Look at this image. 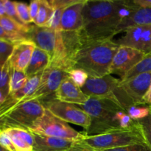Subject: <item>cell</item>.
<instances>
[{"mask_svg":"<svg viewBox=\"0 0 151 151\" xmlns=\"http://www.w3.org/2000/svg\"><path fill=\"white\" fill-rule=\"evenodd\" d=\"M122 1L86 0L83 9V43L112 40L122 22L119 10Z\"/></svg>","mask_w":151,"mask_h":151,"instance_id":"1","label":"cell"},{"mask_svg":"<svg viewBox=\"0 0 151 151\" xmlns=\"http://www.w3.org/2000/svg\"><path fill=\"white\" fill-rule=\"evenodd\" d=\"M119 45L113 40L84 42L73 58V69H81L91 78L110 75V69Z\"/></svg>","mask_w":151,"mask_h":151,"instance_id":"2","label":"cell"},{"mask_svg":"<svg viewBox=\"0 0 151 151\" xmlns=\"http://www.w3.org/2000/svg\"><path fill=\"white\" fill-rule=\"evenodd\" d=\"M80 108L91 118V124L85 135L102 134L120 128L119 120L126 110L112 100L106 98L89 97ZM123 129V128H122Z\"/></svg>","mask_w":151,"mask_h":151,"instance_id":"3","label":"cell"},{"mask_svg":"<svg viewBox=\"0 0 151 151\" xmlns=\"http://www.w3.org/2000/svg\"><path fill=\"white\" fill-rule=\"evenodd\" d=\"M81 140L98 150L147 142L141 126L137 121L131 128L125 129L119 128L91 136L85 135L84 134Z\"/></svg>","mask_w":151,"mask_h":151,"instance_id":"4","label":"cell"},{"mask_svg":"<svg viewBox=\"0 0 151 151\" xmlns=\"http://www.w3.org/2000/svg\"><path fill=\"white\" fill-rule=\"evenodd\" d=\"M44 112L45 108L39 100L19 103L0 116V132L9 128H22L29 131Z\"/></svg>","mask_w":151,"mask_h":151,"instance_id":"5","label":"cell"},{"mask_svg":"<svg viewBox=\"0 0 151 151\" xmlns=\"http://www.w3.org/2000/svg\"><path fill=\"white\" fill-rule=\"evenodd\" d=\"M27 36V39L32 41L35 47L50 55L51 58L50 65L56 67L60 65L63 52L61 31L54 30L47 27L31 24Z\"/></svg>","mask_w":151,"mask_h":151,"instance_id":"6","label":"cell"},{"mask_svg":"<svg viewBox=\"0 0 151 151\" xmlns=\"http://www.w3.org/2000/svg\"><path fill=\"white\" fill-rule=\"evenodd\" d=\"M32 134L47 137H57L71 140H80L83 133L78 132L67 122L57 117L45 109L44 114L38 118L29 129Z\"/></svg>","mask_w":151,"mask_h":151,"instance_id":"7","label":"cell"},{"mask_svg":"<svg viewBox=\"0 0 151 151\" xmlns=\"http://www.w3.org/2000/svg\"><path fill=\"white\" fill-rule=\"evenodd\" d=\"M42 104L45 109L67 123L82 127L85 131H88L91 126V116L76 105L60 101L55 98L42 102Z\"/></svg>","mask_w":151,"mask_h":151,"instance_id":"8","label":"cell"},{"mask_svg":"<svg viewBox=\"0 0 151 151\" xmlns=\"http://www.w3.org/2000/svg\"><path fill=\"white\" fill-rule=\"evenodd\" d=\"M68 78V72L60 68L50 65L43 72L39 86L29 98L25 101L37 100L42 102L55 98V94L61 83Z\"/></svg>","mask_w":151,"mask_h":151,"instance_id":"9","label":"cell"},{"mask_svg":"<svg viewBox=\"0 0 151 151\" xmlns=\"http://www.w3.org/2000/svg\"><path fill=\"white\" fill-rule=\"evenodd\" d=\"M119 83V79L114 78L111 75L102 78L88 77L81 90L88 97L109 99L117 103L116 93Z\"/></svg>","mask_w":151,"mask_h":151,"instance_id":"10","label":"cell"},{"mask_svg":"<svg viewBox=\"0 0 151 151\" xmlns=\"http://www.w3.org/2000/svg\"><path fill=\"white\" fill-rule=\"evenodd\" d=\"M145 53L131 47L119 46L115 53L110 69V75L114 74L123 78L129 71L138 64L145 56Z\"/></svg>","mask_w":151,"mask_h":151,"instance_id":"11","label":"cell"},{"mask_svg":"<svg viewBox=\"0 0 151 151\" xmlns=\"http://www.w3.org/2000/svg\"><path fill=\"white\" fill-rule=\"evenodd\" d=\"M116 42L119 46L131 47L145 54L151 52V24L134 27L125 31V35Z\"/></svg>","mask_w":151,"mask_h":151,"instance_id":"12","label":"cell"},{"mask_svg":"<svg viewBox=\"0 0 151 151\" xmlns=\"http://www.w3.org/2000/svg\"><path fill=\"white\" fill-rule=\"evenodd\" d=\"M150 85L151 72L139 74L125 81L119 80V86L134 105L143 104V97Z\"/></svg>","mask_w":151,"mask_h":151,"instance_id":"13","label":"cell"},{"mask_svg":"<svg viewBox=\"0 0 151 151\" xmlns=\"http://www.w3.org/2000/svg\"><path fill=\"white\" fill-rule=\"evenodd\" d=\"M86 0H77L63 11L60 20V31L80 32L83 28V9Z\"/></svg>","mask_w":151,"mask_h":151,"instance_id":"14","label":"cell"},{"mask_svg":"<svg viewBox=\"0 0 151 151\" xmlns=\"http://www.w3.org/2000/svg\"><path fill=\"white\" fill-rule=\"evenodd\" d=\"M35 45L29 40H23L14 44L8 60L11 68L25 72L30 61Z\"/></svg>","mask_w":151,"mask_h":151,"instance_id":"15","label":"cell"},{"mask_svg":"<svg viewBox=\"0 0 151 151\" xmlns=\"http://www.w3.org/2000/svg\"><path fill=\"white\" fill-rule=\"evenodd\" d=\"M89 98L69 78H66L55 94V99L76 106H82Z\"/></svg>","mask_w":151,"mask_h":151,"instance_id":"16","label":"cell"},{"mask_svg":"<svg viewBox=\"0 0 151 151\" xmlns=\"http://www.w3.org/2000/svg\"><path fill=\"white\" fill-rule=\"evenodd\" d=\"M33 151H67L75 140L34 134Z\"/></svg>","mask_w":151,"mask_h":151,"instance_id":"17","label":"cell"},{"mask_svg":"<svg viewBox=\"0 0 151 151\" xmlns=\"http://www.w3.org/2000/svg\"><path fill=\"white\" fill-rule=\"evenodd\" d=\"M4 131L10 136L16 151H33L34 137L30 131L22 128H9Z\"/></svg>","mask_w":151,"mask_h":151,"instance_id":"18","label":"cell"},{"mask_svg":"<svg viewBox=\"0 0 151 151\" xmlns=\"http://www.w3.org/2000/svg\"><path fill=\"white\" fill-rule=\"evenodd\" d=\"M147 24H151V7L144 8L137 7L129 17L121 22L118 28V34L134 27Z\"/></svg>","mask_w":151,"mask_h":151,"instance_id":"19","label":"cell"},{"mask_svg":"<svg viewBox=\"0 0 151 151\" xmlns=\"http://www.w3.org/2000/svg\"><path fill=\"white\" fill-rule=\"evenodd\" d=\"M51 62V58L47 52L35 47L30 61L28 64L27 68L25 70L27 76H32L39 72H42L50 66Z\"/></svg>","mask_w":151,"mask_h":151,"instance_id":"20","label":"cell"},{"mask_svg":"<svg viewBox=\"0 0 151 151\" xmlns=\"http://www.w3.org/2000/svg\"><path fill=\"white\" fill-rule=\"evenodd\" d=\"M77 0H51L49 1L53 9L52 14L50 18L47 27L56 31H60V20L63 11Z\"/></svg>","mask_w":151,"mask_h":151,"instance_id":"21","label":"cell"},{"mask_svg":"<svg viewBox=\"0 0 151 151\" xmlns=\"http://www.w3.org/2000/svg\"><path fill=\"white\" fill-rule=\"evenodd\" d=\"M0 24L8 33L15 36L20 37L24 39H27V35L28 31L29 30L31 25L29 27H23L7 16L0 17Z\"/></svg>","mask_w":151,"mask_h":151,"instance_id":"22","label":"cell"},{"mask_svg":"<svg viewBox=\"0 0 151 151\" xmlns=\"http://www.w3.org/2000/svg\"><path fill=\"white\" fill-rule=\"evenodd\" d=\"M53 9L49 1L39 0V10L34 24L38 27H47Z\"/></svg>","mask_w":151,"mask_h":151,"instance_id":"23","label":"cell"},{"mask_svg":"<svg viewBox=\"0 0 151 151\" xmlns=\"http://www.w3.org/2000/svg\"><path fill=\"white\" fill-rule=\"evenodd\" d=\"M28 77L25 72L16 70L11 68L10 80V91L9 94H13L22 89L26 84Z\"/></svg>","mask_w":151,"mask_h":151,"instance_id":"24","label":"cell"},{"mask_svg":"<svg viewBox=\"0 0 151 151\" xmlns=\"http://www.w3.org/2000/svg\"><path fill=\"white\" fill-rule=\"evenodd\" d=\"M145 72H151V53L146 54L138 64L136 65L123 78L119 80L120 81H125L136 75Z\"/></svg>","mask_w":151,"mask_h":151,"instance_id":"25","label":"cell"},{"mask_svg":"<svg viewBox=\"0 0 151 151\" xmlns=\"http://www.w3.org/2000/svg\"><path fill=\"white\" fill-rule=\"evenodd\" d=\"M11 66L7 60L4 65L0 66V91L7 97L10 91V80Z\"/></svg>","mask_w":151,"mask_h":151,"instance_id":"26","label":"cell"},{"mask_svg":"<svg viewBox=\"0 0 151 151\" xmlns=\"http://www.w3.org/2000/svg\"><path fill=\"white\" fill-rule=\"evenodd\" d=\"M151 111V106L145 104L133 105L126 110L130 117L134 121H139L149 115Z\"/></svg>","mask_w":151,"mask_h":151,"instance_id":"27","label":"cell"},{"mask_svg":"<svg viewBox=\"0 0 151 151\" xmlns=\"http://www.w3.org/2000/svg\"><path fill=\"white\" fill-rule=\"evenodd\" d=\"M88 77V73L81 69H72L68 72V78L81 88L85 85Z\"/></svg>","mask_w":151,"mask_h":151,"instance_id":"28","label":"cell"},{"mask_svg":"<svg viewBox=\"0 0 151 151\" xmlns=\"http://www.w3.org/2000/svg\"><path fill=\"white\" fill-rule=\"evenodd\" d=\"M15 4H16V11L22 22L26 25L32 24L31 23L33 22L29 14V6L26 3L20 2V1H15Z\"/></svg>","mask_w":151,"mask_h":151,"instance_id":"29","label":"cell"},{"mask_svg":"<svg viewBox=\"0 0 151 151\" xmlns=\"http://www.w3.org/2000/svg\"><path fill=\"white\" fill-rule=\"evenodd\" d=\"M14 44L9 41L0 39V66L4 65L8 60Z\"/></svg>","mask_w":151,"mask_h":151,"instance_id":"30","label":"cell"},{"mask_svg":"<svg viewBox=\"0 0 151 151\" xmlns=\"http://www.w3.org/2000/svg\"><path fill=\"white\" fill-rule=\"evenodd\" d=\"M4 7H5L6 15H7V17L13 19V21H15V22H17L18 24H19L22 25V26L23 27H29L30 26L31 24L30 25L24 24L22 22L20 18L19 17V15H18L17 11H16L15 1H9V0H4Z\"/></svg>","mask_w":151,"mask_h":151,"instance_id":"31","label":"cell"},{"mask_svg":"<svg viewBox=\"0 0 151 151\" xmlns=\"http://www.w3.org/2000/svg\"><path fill=\"white\" fill-rule=\"evenodd\" d=\"M99 151H151V147L147 142H145L138 143V144H134L131 145L116 147V148L113 149L100 150Z\"/></svg>","mask_w":151,"mask_h":151,"instance_id":"32","label":"cell"},{"mask_svg":"<svg viewBox=\"0 0 151 151\" xmlns=\"http://www.w3.org/2000/svg\"><path fill=\"white\" fill-rule=\"evenodd\" d=\"M137 122L141 126L146 142L151 147V111L148 116Z\"/></svg>","mask_w":151,"mask_h":151,"instance_id":"33","label":"cell"},{"mask_svg":"<svg viewBox=\"0 0 151 151\" xmlns=\"http://www.w3.org/2000/svg\"><path fill=\"white\" fill-rule=\"evenodd\" d=\"M0 146L7 151H16L10 136L4 131L0 132Z\"/></svg>","mask_w":151,"mask_h":151,"instance_id":"34","label":"cell"},{"mask_svg":"<svg viewBox=\"0 0 151 151\" xmlns=\"http://www.w3.org/2000/svg\"><path fill=\"white\" fill-rule=\"evenodd\" d=\"M67 151H99L84 142L83 140H76Z\"/></svg>","mask_w":151,"mask_h":151,"instance_id":"35","label":"cell"},{"mask_svg":"<svg viewBox=\"0 0 151 151\" xmlns=\"http://www.w3.org/2000/svg\"><path fill=\"white\" fill-rule=\"evenodd\" d=\"M0 39L4 40V41H9V42L13 43V44H16V43L19 42L21 41L26 40L20 38V37L15 36V35L8 33L7 31L4 30V29L1 27V24H0Z\"/></svg>","mask_w":151,"mask_h":151,"instance_id":"36","label":"cell"},{"mask_svg":"<svg viewBox=\"0 0 151 151\" xmlns=\"http://www.w3.org/2000/svg\"><path fill=\"white\" fill-rule=\"evenodd\" d=\"M29 10L30 17L32 19V22L34 23L37 16H38V10H39V0H32L29 3Z\"/></svg>","mask_w":151,"mask_h":151,"instance_id":"37","label":"cell"},{"mask_svg":"<svg viewBox=\"0 0 151 151\" xmlns=\"http://www.w3.org/2000/svg\"><path fill=\"white\" fill-rule=\"evenodd\" d=\"M133 1L138 7H144V8L151 7V0H133Z\"/></svg>","mask_w":151,"mask_h":151,"instance_id":"38","label":"cell"},{"mask_svg":"<svg viewBox=\"0 0 151 151\" xmlns=\"http://www.w3.org/2000/svg\"><path fill=\"white\" fill-rule=\"evenodd\" d=\"M143 104L147 105V106H151V85L149 88V89L147 90V93L145 94V97H143Z\"/></svg>","mask_w":151,"mask_h":151,"instance_id":"39","label":"cell"},{"mask_svg":"<svg viewBox=\"0 0 151 151\" xmlns=\"http://www.w3.org/2000/svg\"><path fill=\"white\" fill-rule=\"evenodd\" d=\"M7 16L4 7V0H0V17Z\"/></svg>","mask_w":151,"mask_h":151,"instance_id":"40","label":"cell"},{"mask_svg":"<svg viewBox=\"0 0 151 151\" xmlns=\"http://www.w3.org/2000/svg\"><path fill=\"white\" fill-rule=\"evenodd\" d=\"M6 97H6V96L4 95V94H3L1 91H0V103H1L2 102H4V100H5Z\"/></svg>","mask_w":151,"mask_h":151,"instance_id":"41","label":"cell"},{"mask_svg":"<svg viewBox=\"0 0 151 151\" xmlns=\"http://www.w3.org/2000/svg\"><path fill=\"white\" fill-rule=\"evenodd\" d=\"M0 151H7V150H5V149L3 148L2 147H1V146H0Z\"/></svg>","mask_w":151,"mask_h":151,"instance_id":"42","label":"cell"},{"mask_svg":"<svg viewBox=\"0 0 151 151\" xmlns=\"http://www.w3.org/2000/svg\"><path fill=\"white\" fill-rule=\"evenodd\" d=\"M150 53H151V52H150Z\"/></svg>","mask_w":151,"mask_h":151,"instance_id":"43","label":"cell"}]
</instances>
